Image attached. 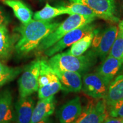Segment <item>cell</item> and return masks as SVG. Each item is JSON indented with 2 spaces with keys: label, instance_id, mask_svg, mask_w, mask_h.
I'll use <instances>...</instances> for the list:
<instances>
[{
  "label": "cell",
  "instance_id": "6da1fadb",
  "mask_svg": "<svg viewBox=\"0 0 123 123\" xmlns=\"http://www.w3.org/2000/svg\"><path fill=\"white\" fill-rule=\"evenodd\" d=\"M60 23L50 20L32 19L28 24L17 28L20 38L15 46L19 54H26L37 48L40 43L59 25Z\"/></svg>",
  "mask_w": 123,
  "mask_h": 123
},
{
  "label": "cell",
  "instance_id": "7a4b0ae2",
  "mask_svg": "<svg viewBox=\"0 0 123 123\" xmlns=\"http://www.w3.org/2000/svg\"><path fill=\"white\" fill-rule=\"evenodd\" d=\"M96 55L92 51L79 56L65 52L54 55L48 63L54 70L76 72L81 74L88 71L96 62Z\"/></svg>",
  "mask_w": 123,
  "mask_h": 123
},
{
  "label": "cell",
  "instance_id": "3957f363",
  "mask_svg": "<svg viewBox=\"0 0 123 123\" xmlns=\"http://www.w3.org/2000/svg\"><path fill=\"white\" fill-rule=\"evenodd\" d=\"M95 18L96 17H94L79 14L70 15L63 22L60 24L53 32L49 34L41 41L37 49L40 51H44L71 31L85 25L91 24Z\"/></svg>",
  "mask_w": 123,
  "mask_h": 123
},
{
  "label": "cell",
  "instance_id": "277c9868",
  "mask_svg": "<svg viewBox=\"0 0 123 123\" xmlns=\"http://www.w3.org/2000/svg\"><path fill=\"white\" fill-rule=\"evenodd\" d=\"M40 68L41 60L37 59L32 62L25 69L18 80L20 98L30 96L38 90Z\"/></svg>",
  "mask_w": 123,
  "mask_h": 123
},
{
  "label": "cell",
  "instance_id": "5b68a950",
  "mask_svg": "<svg viewBox=\"0 0 123 123\" xmlns=\"http://www.w3.org/2000/svg\"><path fill=\"white\" fill-rule=\"evenodd\" d=\"M118 32L119 29L115 25L107 27L101 33L96 30L92 43V51L101 61L105 59L110 53L117 36Z\"/></svg>",
  "mask_w": 123,
  "mask_h": 123
},
{
  "label": "cell",
  "instance_id": "8992f818",
  "mask_svg": "<svg viewBox=\"0 0 123 123\" xmlns=\"http://www.w3.org/2000/svg\"><path fill=\"white\" fill-rule=\"evenodd\" d=\"M71 3H77L87 6L99 17L109 22L117 23L120 19L116 15L115 0H68Z\"/></svg>",
  "mask_w": 123,
  "mask_h": 123
},
{
  "label": "cell",
  "instance_id": "52a82bcc",
  "mask_svg": "<svg viewBox=\"0 0 123 123\" xmlns=\"http://www.w3.org/2000/svg\"><path fill=\"white\" fill-rule=\"evenodd\" d=\"M94 30L95 26L91 23L71 31L50 48L44 51V54L48 56H53L67 47L72 46L84 35Z\"/></svg>",
  "mask_w": 123,
  "mask_h": 123
},
{
  "label": "cell",
  "instance_id": "ba28073f",
  "mask_svg": "<svg viewBox=\"0 0 123 123\" xmlns=\"http://www.w3.org/2000/svg\"><path fill=\"white\" fill-rule=\"evenodd\" d=\"M109 116L105 99H100L85 107L74 123H102Z\"/></svg>",
  "mask_w": 123,
  "mask_h": 123
},
{
  "label": "cell",
  "instance_id": "9c48e42d",
  "mask_svg": "<svg viewBox=\"0 0 123 123\" xmlns=\"http://www.w3.org/2000/svg\"><path fill=\"white\" fill-rule=\"evenodd\" d=\"M108 85L97 73L86 74L82 79L83 92L95 99H104Z\"/></svg>",
  "mask_w": 123,
  "mask_h": 123
},
{
  "label": "cell",
  "instance_id": "30bf717a",
  "mask_svg": "<svg viewBox=\"0 0 123 123\" xmlns=\"http://www.w3.org/2000/svg\"><path fill=\"white\" fill-rule=\"evenodd\" d=\"M83 111L80 99L76 97L70 100L58 109L56 115L59 123H74Z\"/></svg>",
  "mask_w": 123,
  "mask_h": 123
},
{
  "label": "cell",
  "instance_id": "8fae6325",
  "mask_svg": "<svg viewBox=\"0 0 123 123\" xmlns=\"http://www.w3.org/2000/svg\"><path fill=\"white\" fill-rule=\"evenodd\" d=\"M62 84V90L66 92H76L81 90L82 79L76 72L54 70Z\"/></svg>",
  "mask_w": 123,
  "mask_h": 123
},
{
  "label": "cell",
  "instance_id": "7c38bea8",
  "mask_svg": "<svg viewBox=\"0 0 123 123\" xmlns=\"http://www.w3.org/2000/svg\"><path fill=\"white\" fill-rule=\"evenodd\" d=\"M123 64L120 60L108 55L97 68L96 73L109 86L120 70Z\"/></svg>",
  "mask_w": 123,
  "mask_h": 123
},
{
  "label": "cell",
  "instance_id": "4fadbf2b",
  "mask_svg": "<svg viewBox=\"0 0 123 123\" xmlns=\"http://www.w3.org/2000/svg\"><path fill=\"white\" fill-rule=\"evenodd\" d=\"M34 107L35 102L31 97L20 98L15 105V122L30 123Z\"/></svg>",
  "mask_w": 123,
  "mask_h": 123
},
{
  "label": "cell",
  "instance_id": "5bb4252c",
  "mask_svg": "<svg viewBox=\"0 0 123 123\" xmlns=\"http://www.w3.org/2000/svg\"><path fill=\"white\" fill-rule=\"evenodd\" d=\"M15 121V112L13 105V96L9 90L0 92V123Z\"/></svg>",
  "mask_w": 123,
  "mask_h": 123
},
{
  "label": "cell",
  "instance_id": "9a60e30c",
  "mask_svg": "<svg viewBox=\"0 0 123 123\" xmlns=\"http://www.w3.org/2000/svg\"><path fill=\"white\" fill-rule=\"evenodd\" d=\"M55 103L54 96L39 99L34 108L30 123H37L49 117L54 112Z\"/></svg>",
  "mask_w": 123,
  "mask_h": 123
},
{
  "label": "cell",
  "instance_id": "2e32d148",
  "mask_svg": "<svg viewBox=\"0 0 123 123\" xmlns=\"http://www.w3.org/2000/svg\"><path fill=\"white\" fill-rule=\"evenodd\" d=\"M104 99L107 108L123 100V74L117 76L110 83Z\"/></svg>",
  "mask_w": 123,
  "mask_h": 123
},
{
  "label": "cell",
  "instance_id": "e0dca14e",
  "mask_svg": "<svg viewBox=\"0 0 123 123\" xmlns=\"http://www.w3.org/2000/svg\"><path fill=\"white\" fill-rule=\"evenodd\" d=\"M4 4L12 9L15 16L26 25L32 20L33 13L30 8L21 0H2Z\"/></svg>",
  "mask_w": 123,
  "mask_h": 123
},
{
  "label": "cell",
  "instance_id": "ac0fdd59",
  "mask_svg": "<svg viewBox=\"0 0 123 123\" xmlns=\"http://www.w3.org/2000/svg\"><path fill=\"white\" fill-rule=\"evenodd\" d=\"M14 39L9 33L6 25L0 26V59L9 58L13 49Z\"/></svg>",
  "mask_w": 123,
  "mask_h": 123
},
{
  "label": "cell",
  "instance_id": "d6986e66",
  "mask_svg": "<svg viewBox=\"0 0 123 123\" xmlns=\"http://www.w3.org/2000/svg\"><path fill=\"white\" fill-rule=\"evenodd\" d=\"M58 80H59L57 75L49 64L48 61L41 60V68L38 77L39 88Z\"/></svg>",
  "mask_w": 123,
  "mask_h": 123
},
{
  "label": "cell",
  "instance_id": "ffe728a7",
  "mask_svg": "<svg viewBox=\"0 0 123 123\" xmlns=\"http://www.w3.org/2000/svg\"><path fill=\"white\" fill-rule=\"evenodd\" d=\"M96 30H94L93 31L88 33L74 43L71 46L70 50L67 51V53L71 55L77 56L82 55L92 44Z\"/></svg>",
  "mask_w": 123,
  "mask_h": 123
},
{
  "label": "cell",
  "instance_id": "44dd1931",
  "mask_svg": "<svg viewBox=\"0 0 123 123\" xmlns=\"http://www.w3.org/2000/svg\"><path fill=\"white\" fill-rule=\"evenodd\" d=\"M63 14H66V12L61 7H53L49 3H46L45 6L34 14L33 18L35 20H50Z\"/></svg>",
  "mask_w": 123,
  "mask_h": 123
},
{
  "label": "cell",
  "instance_id": "7402d4cb",
  "mask_svg": "<svg viewBox=\"0 0 123 123\" xmlns=\"http://www.w3.org/2000/svg\"><path fill=\"white\" fill-rule=\"evenodd\" d=\"M66 12V14H79L84 16H91L96 17V14L90 8L84 5L77 4V3H71L69 5L66 6H60Z\"/></svg>",
  "mask_w": 123,
  "mask_h": 123
},
{
  "label": "cell",
  "instance_id": "603a6c76",
  "mask_svg": "<svg viewBox=\"0 0 123 123\" xmlns=\"http://www.w3.org/2000/svg\"><path fill=\"white\" fill-rule=\"evenodd\" d=\"M61 90L62 84L60 81H55L38 88V98L42 99L54 96Z\"/></svg>",
  "mask_w": 123,
  "mask_h": 123
},
{
  "label": "cell",
  "instance_id": "cb8c5ba5",
  "mask_svg": "<svg viewBox=\"0 0 123 123\" xmlns=\"http://www.w3.org/2000/svg\"><path fill=\"white\" fill-rule=\"evenodd\" d=\"M109 55L120 60L123 63V34L119 31Z\"/></svg>",
  "mask_w": 123,
  "mask_h": 123
},
{
  "label": "cell",
  "instance_id": "d4e9b609",
  "mask_svg": "<svg viewBox=\"0 0 123 123\" xmlns=\"http://www.w3.org/2000/svg\"><path fill=\"white\" fill-rule=\"evenodd\" d=\"M107 110L110 116L123 119V100L107 108Z\"/></svg>",
  "mask_w": 123,
  "mask_h": 123
},
{
  "label": "cell",
  "instance_id": "484cf974",
  "mask_svg": "<svg viewBox=\"0 0 123 123\" xmlns=\"http://www.w3.org/2000/svg\"><path fill=\"white\" fill-rule=\"evenodd\" d=\"M20 73V69L12 68L7 73L0 75V88L7 83L14 79L18 74Z\"/></svg>",
  "mask_w": 123,
  "mask_h": 123
},
{
  "label": "cell",
  "instance_id": "4316f807",
  "mask_svg": "<svg viewBox=\"0 0 123 123\" xmlns=\"http://www.w3.org/2000/svg\"><path fill=\"white\" fill-rule=\"evenodd\" d=\"M123 118L113 117L109 116L107 119H105V120L102 123H123Z\"/></svg>",
  "mask_w": 123,
  "mask_h": 123
},
{
  "label": "cell",
  "instance_id": "83f0119b",
  "mask_svg": "<svg viewBox=\"0 0 123 123\" xmlns=\"http://www.w3.org/2000/svg\"><path fill=\"white\" fill-rule=\"evenodd\" d=\"M7 22V18L4 10L0 7V26L3 25H6Z\"/></svg>",
  "mask_w": 123,
  "mask_h": 123
},
{
  "label": "cell",
  "instance_id": "f1b7e54d",
  "mask_svg": "<svg viewBox=\"0 0 123 123\" xmlns=\"http://www.w3.org/2000/svg\"><path fill=\"white\" fill-rule=\"evenodd\" d=\"M12 68H10V67L4 65L0 62V75H2L3 74L7 73Z\"/></svg>",
  "mask_w": 123,
  "mask_h": 123
},
{
  "label": "cell",
  "instance_id": "f546056e",
  "mask_svg": "<svg viewBox=\"0 0 123 123\" xmlns=\"http://www.w3.org/2000/svg\"><path fill=\"white\" fill-rule=\"evenodd\" d=\"M119 31L123 34V19L121 20L119 24Z\"/></svg>",
  "mask_w": 123,
  "mask_h": 123
},
{
  "label": "cell",
  "instance_id": "4dcf8cb0",
  "mask_svg": "<svg viewBox=\"0 0 123 123\" xmlns=\"http://www.w3.org/2000/svg\"><path fill=\"white\" fill-rule=\"evenodd\" d=\"M37 123H52L51 120L49 119V117H47V118H46V119L42 120L40 121H39V122H38Z\"/></svg>",
  "mask_w": 123,
  "mask_h": 123
},
{
  "label": "cell",
  "instance_id": "1f68e13d",
  "mask_svg": "<svg viewBox=\"0 0 123 123\" xmlns=\"http://www.w3.org/2000/svg\"><path fill=\"white\" fill-rule=\"evenodd\" d=\"M121 4H122L123 9V0H121Z\"/></svg>",
  "mask_w": 123,
  "mask_h": 123
},
{
  "label": "cell",
  "instance_id": "d6a6232c",
  "mask_svg": "<svg viewBox=\"0 0 123 123\" xmlns=\"http://www.w3.org/2000/svg\"><path fill=\"white\" fill-rule=\"evenodd\" d=\"M17 123L15 121H14V122H12V123Z\"/></svg>",
  "mask_w": 123,
  "mask_h": 123
},
{
  "label": "cell",
  "instance_id": "836d02e7",
  "mask_svg": "<svg viewBox=\"0 0 123 123\" xmlns=\"http://www.w3.org/2000/svg\"><path fill=\"white\" fill-rule=\"evenodd\" d=\"M0 1H2V0H0Z\"/></svg>",
  "mask_w": 123,
  "mask_h": 123
},
{
  "label": "cell",
  "instance_id": "e575fe53",
  "mask_svg": "<svg viewBox=\"0 0 123 123\" xmlns=\"http://www.w3.org/2000/svg\"></svg>",
  "mask_w": 123,
  "mask_h": 123
}]
</instances>
